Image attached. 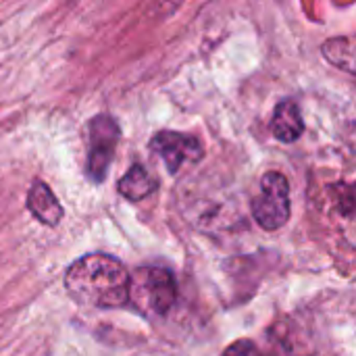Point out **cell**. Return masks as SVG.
Instances as JSON below:
<instances>
[{"label":"cell","mask_w":356,"mask_h":356,"mask_svg":"<svg viewBox=\"0 0 356 356\" xmlns=\"http://www.w3.org/2000/svg\"><path fill=\"white\" fill-rule=\"evenodd\" d=\"M119 194L131 202L144 200L148 198L154 190H156V179L146 171V167L142 165H134L121 179L117 186Z\"/></svg>","instance_id":"obj_8"},{"label":"cell","mask_w":356,"mask_h":356,"mask_svg":"<svg viewBox=\"0 0 356 356\" xmlns=\"http://www.w3.org/2000/svg\"><path fill=\"white\" fill-rule=\"evenodd\" d=\"M121 129L117 121L108 115H96L88 125V161L86 175L94 184H102L108 165L115 156V148L119 144Z\"/></svg>","instance_id":"obj_4"},{"label":"cell","mask_w":356,"mask_h":356,"mask_svg":"<svg viewBox=\"0 0 356 356\" xmlns=\"http://www.w3.org/2000/svg\"><path fill=\"white\" fill-rule=\"evenodd\" d=\"M321 52L334 67H338L346 73H355V38L353 35L327 40L323 44Z\"/></svg>","instance_id":"obj_9"},{"label":"cell","mask_w":356,"mask_h":356,"mask_svg":"<svg viewBox=\"0 0 356 356\" xmlns=\"http://www.w3.org/2000/svg\"><path fill=\"white\" fill-rule=\"evenodd\" d=\"M129 298L146 315L163 317L171 311L177 298L175 277L165 267H146L129 282Z\"/></svg>","instance_id":"obj_2"},{"label":"cell","mask_w":356,"mask_h":356,"mask_svg":"<svg viewBox=\"0 0 356 356\" xmlns=\"http://www.w3.org/2000/svg\"><path fill=\"white\" fill-rule=\"evenodd\" d=\"M271 131L280 142L292 144L305 134V121L300 115V108L294 100H282L271 119Z\"/></svg>","instance_id":"obj_7"},{"label":"cell","mask_w":356,"mask_h":356,"mask_svg":"<svg viewBox=\"0 0 356 356\" xmlns=\"http://www.w3.org/2000/svg\"><path fill=\"white\" fill-rule=\"evenodd\" d=\"M292 204H290V184L284 173L269 171L261 179V192L252 200V217L254 221L267 229L275 232L290 221Z\"/></svg>","instance_id":"obj_3"},{"label":"cell","mask_w":356,"mask_h":356,"mask_svg":"<svg viewBox=\"0 0 356 356\" xmlns=\"http://www.w3.org/2000/svg\"><path fill=\"white\" fill-rule=\"evenodd\" d=\"M131 275L125 265L104 252L77 259L65 273L67 294L81 307L119 309L129 302Z\"/></svg>","instance_id":"obj_1"},{"label":"cell","mask_w":356,"mask_h":356,"mask_svg":"<svg viewBox=\"0 0 356 356\" xmlns=\"http://www.w3.org/2000/svg\"><path fill=\"white\" fill-rule=\"evenodd\" d=\"M223 356H263L252 340H238L223 350Z\"/></svg>","instance_id":"obj_10"},{"label":"cell","mask_w":356,"mask_h":356,"mask_svg":"<svg viewBox=\"0 0 356 356\" xmlns=\"http://www.w3.org/2000/svg\"><path fill=\"white\" fill-rule=\"evenodd\" d=\"M27 211L48 227H56L63 221V207L50 186L42 179H35L27 192Z\"/></svg>","instance_id":"obj_6"},{"label":"cell","mask_w":356,"mask_h":356,"mask_svg":"<svg viewBox=\"0 0 356 356\" xmlns=\"http://www.w3.org/2000/svg\"><path fill=\"white\" fill-rule=\"evenodd\" d=\"M150 150L165 161L169 173H177L184 163L194 165L204 156L200 140L181 131H159L150 140Z\"/></svg>","instance_id":"obj_5"}]
</instances>
